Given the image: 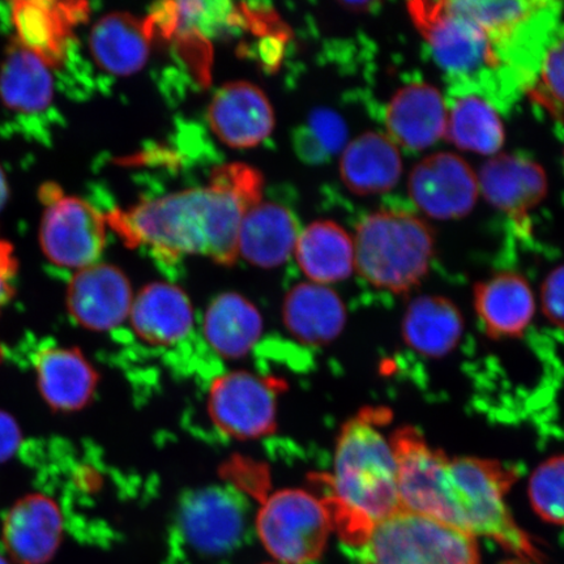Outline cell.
<instances>
[{
  "instance_id": "6da1fadb",
  "label": "cell",
  "mask_w": 564,
  "mask_h": 564,
  "mask_svg": "<svg viewBox=\"0 0 564 564\" xmlns=\"http://www.w3.org/2000/svg\"><path fill=\"white\" fill-rule=\"evenodd\" d=\"M390 441L404 510L425 514L474 538L484 535L520 560L542 562L538 547L506 503L517 471L497 460L448 457L411 426L398 429Z\"/></svg>"
},
{
  "instance_id": "7a4b0ae2",
  "label": "cell",
  "mask_w": 564,
  "mask_h": 564,
  "mask_svg": "<svg viewBox=\"0 0 564 564\" xmlns=\"http://www.w3.org/2000/svg\"><path fill=\"white\" fill-rule=\"evenodd\" d=\"M262 199V176L252 167L223 166L209 185L169 194L112 212L108 224L132 246H147L159 258L203 256L235 262L239 230L247 210Z\"/></svg>"
},
{
  "instance_id": "3957f363",
  "label": "cell",
  "mask_w": 564,
  "mask_h": 564,
  "mask_svg": "<svg viewBox=\"0 0 564 564\" xmlns=\"http://www.w3.org/2000/svg\"><path fill=\"white\" fill-rule=\"evenodd\" d=\"M390 420L384 408L364 409L338 435L326 503L334 529L350 546H361L373 528L404 510L397 456L382 432Z\"/></svg>"
},
{
  "instance_id": "277c9868",
  "label": "cell",
  "mask_w": 564,
  "mask_h": 564,
  "mask_svg": "<svg viewBox=\"0 0 564 564\" xmlns=\"http://www.w3.org/2000/svg\"><path fill=\"white\" fill-rule=\"evenodd\" d=\"M352 242L355 268L361 278L394 294L417 286L435 256L433 228L401 209H380L362 218Z\"/></svg>"
},
{
  "instance_id": "5b68a950",
  "label": "cell",
  "mask_w": 564,
  "mask_h": 564,
  "mask_svg": "<svg viewBox=\"0 0 564 564\" xmlns=\"http://www.w3.org/2000/svg\"><path fill=\"white\" fill-rule=\"evenodd\" d=\"M358 549L362 564H479L474 535L408 510L379 523Z\"/></svg>"
},
{
  "instance_id": "8992f818",
  "label": "cell",
  "mask_w": 564,
  "mask_h": 564,
  "mask_svg": "<svg viewBox=\"0 0 564 564\" xmlns=\"http://www.w3.org/2000/svg\"><path fill=\"white\" fill-rule=\"evenodd\" d=\"M333 529L326 499L301 489L274 491L263 500L257 518L260 541L284 564L319 560Z\"/></svg>"
},
{
  "instance_id": "52a82bcc",
  "label": "cell",
  "mask_w": 564,
  "mask_h": 564,
  "mask_svg": "<svg viewBox=\"0 0 564 564\" xmlns=\"http://www.w3.org/2000/svg\"><path fill=\"white\" fill-rule=\"evenodd\" d=\"M408 13L447 74L469 77L502 66L503 56L479 28L451 2H411Z\"/></svg>"
},
{
  "instance_id": "ba28073f",
  "label": "cell",
  "mask_w": 564,
  "mask_h": 564,
  "mask_svg": "<svg viewBox=\"0 0 564 564\" xmlns=\"http://www.w3.org/2000/svg\"><path fill=\"white\" fill-rule=\"evenodd\" d=\"M45 204L40 241L55 265L84 270L97 264L106 245V217L79 197L67 196L54 185L42 188Z\"/></svg>"
},
{
  "instance_id": "9c48e42d",
  "label": "cell",
  "mask_w": 564,
  "mask_h": 564,
  "mask_svg": "<svg viewBox=\"0 0 564 564\" xmlns=\"http://www.w3.org/2000/svg\"><path fill=\"white\" fill-rule=\"evenodd\" d=\"M408 194L423 215L441 221L458 220L476 207L478 175L458 154L436 152L409 173Z\"/></svg>"
},
{
  "instance_id": "30bf717a",
  "label": "cell",
  "mask_w": 564,
  "mask_h": 564,
  "mask_svg": "<svg viewBox=\"0 0 564 564\" xmlns=\"http://www.w3.org/2000/svg\"><path fill=\"white\" fill-rule=\"evenodd\" d=\"M208 408L217 427L232 438H262L276 422V390L253 373L230 372L212 384Z\"/></svg>"
},
{
  "instance_id": "8fae6325",
  "label": "cell",
  "mask_w": 564,
  "mask_h": 564,
  "mask_svg": "<svg viewBox=\"0 0 564 564\" xmlns=\"http://www.w3.org/2000/svg\"><path fill=\"white\" fill-rule=\"evenodd\" d=\"M186 541L203 554H224L241 541L245 506L235 492L220 486L189 492L180 510Z\"/></svg>"
},
{
  "instance_id": "7c38bea8",
  "label": "cell",
  "mask_w": 564,
  "mask_h": 564,
  "mask_svg": "<svg viewBox=\"0 0 564 564\" xmlns=\"http://www.w3.org/2000/svg\"><path fill=\"white\" fill-rule=\"evenodd\" d=\"M477 175L484 199L520 227L549 192L545 169L523 154L498 153L485 162Z\"/></svg>"
},
{
  "instance_id": "4fadbf2b",
  "label": "cell",
  "mask_w": 564,
  "mask_h": 564,
  "mask_svg": "<svg viewBox=\"0 0 564 564\" xmlns=\"http://www.w3.org/2000/svg\"><path fill=\"white\" fill-rule=\"evenodd\" d=\"M133 302L129 279L110 264L77 271L67 289V307L82 327L105 333L129 319Z\"/></svg>"
},
{
  "instance_id": "5bb4252c",
  "label": "cell",
  "mask_w": 564,
  "mask_h": 564,
  "mask_svg": "<svg viewBox=\"0 0 564 564\" xmlns=\"http://www.w3.org/2000/svg\"><path fill=\"white\" fill-rule=\"evenodd\" d=\"M11 7L17 40L51 68L65 62L75 28L89 13L84 2L19 0Z\"/></svg>"
},
{
  "instance_id": "9a60e30c",
  "label": "cell",
  "mask_w": 564,
  "mask_h": 564,
  "mask_svg": "<svg viewBox=\"0 0 564 564\" xmlns=\"http://www.w3.org/2000/svg\"><path fill=\"white\" fill-rule=\"evenodd\" d=\"M63 527L61 507L53 498L28 494L4 517L3 545L17 564H46L58 552Z\"/></svg>"
},
{
  "instance_id": "2e32d148",
  "label": "cell",
  "mask_w": 564,
  "mask_h": 564,
  "mask_svg": "<svg viewBox=\"0 0 564 564\" xmlns=\"http://www.w3.org/2000/svg\"><path fill=\"white\" fill-rule=\"evenodd\" d=\"M208 119L212 131L225 145L237 150L262 144L271 135L274 112L264 91L256 84H225L212 98Z\"/></svg>"
},
{
  "instance_id": "e0dca14e",
  "label": "cell",
  "mask_w": 564,
  "mask_h": 564,
  "mask_svg": "<svg viewBox=\"0 0 564 564\" xmlns=\"http://www.w3.org/2000/svg\"><path fill=\"white\" fill-rule=\"evenodd\" d=\"M387 137L408 151H425L446 135L447 102L433 84L400 88L387 105Z\"/></svg>"
},
{
  "instance_id": "ac0fdd59",
  "label": "cell",
  "mask_w": 564,
  "mask_h": 564,
  "mask_svg": "<svg viewBox=\"0 0 564 564\" xmlns=\"http://www.w3.org/2000/svg\"><path fill=\"white\" fill-rule=\"evenodd\" d=\"M33 366L41 397L53 411H80L94 399L98 376L79 349L48 345L35 352Z\"/></svg>"
},
{
  "instance_id": "d6986e66",
  "label": "cell",
  "mask_w": 564,
  "mask_h": 564,
  "mask_svg": "<svg viewBox=\"0 0 564 564\" xmlns=\"http://www.w3.org/2000/svg\"><path fill=\"white\" fill-rule=\"evenodd\" d=\"M475 308L485 333L496 340L525 334L535 313V299L528 280L503 271L479 281L474 291Z\"/></svg>"
},
{
  "instance_id": "ffe728a7",
  "label": "cell",
  "mask_w": 564,
  "mask_h": 564,
  "mask_svg": "<svg viewBox=\"0 0 564 564\" xmlns=\"http://www.w3.org/2000/svg\"><path fill=\"white\" fill-rule=\"evenodd\" d=\"M153 25L127 12H112L97 21L89 46L106 73L129 76L145 66L151 54Z\"/></svg>"
},
{
  "instance_id": "44dd1931",
  "label": "cell",
  "mask_w": 564,
  "mask_h": 564,
  "mask_svg": "<svg viewBox=\"0 0 564 564\" xmlns=\"http://www.w3.org/2000/svg\"><path fill=\"white\" fill-rule=\"evenodd\" d=\"M400 148L382 132H365L344 147L340 175L356 195L391 192L403 175Z\"/></svg>"
},
{
  "instance_id": "7402d4cb",
  "label": "cell",
  "mask_w": 564,
  "mask_h": 564,
  "mask_svg": "<svg viewBox=\"0 0 564 564\" xmlns=\"http://www.w3.org/2000/svg\"><path fill=\"white\" fill-rule=\"evenodd\" d=\"M130 322L144 341L160 347L180 343L194 326V312L185 292L167 282H153L133 299Z\"/></svg>"
},
{
  "instance_id": "603a6c76",
  "label": "cell",
  "mask_w": 564,
  "mask_h": 564,
  "mask_svg": "<svg viewBox=\"0 0 564 564\" xmlns=\"http://www.w3.org/2000/svg\"><path fill=\"white\" fill-rule=\"evenodd\" d=\"M464 317L455 303L442 295H420L406 308L401 334L409 348L427 358H442L462 340Z\"/></svg>"
},
{
  "instance_id": "cb8c5ba5",
  "label": "cell",
  "mask_w": 564,
  "mask_h": 564,
  "mask_svg": "<svg viewBox=\"0 0 564 564\" xmlns=\"http://www.w3.org/2000/svg\"><path fill=\"white\" fill-rule=\"evenodd\" d=\"M282 317L291 334L308 345L334 341L347 322V308L333 289L303 282L288 293Z\"/></svg>"
},
{
  "instance_id": "d4e9b609",
  "label": "cell",
  "mask_w": 564,
  "mask_h": 564,
  "mask_svg": "<svg viewBox=\"0 0 564 564\" xmlns=\"http://www.w3.org/2000/svg\"><path fill=\"white\" fill-rule=\"evenodd\" d=\"M297 239V223L291 212L276 203L259 202L245 215L238 252L253 265L273 268L286 262Z\"/></svg>"
},
{
  "instance_id": "484cf974",
  "label": "cell",
  "mask_w": 564,
  "mask_h": 564,
  "mask_svg": "<svg viewBox=\"0 0 564 564\" xmlns=\"http://www.w3.org/2000/svg\"><path fill=\"white\" fill-rule=\"evenodd\" d=\"M294 252L302 272L315 284L343 281L355 270V242L334 221L310 224L299 236Z\"/></svg>"
},
{
  "instance_id": "4316f807",
  "label": "cell",
  "mask_w": 564,
  "mask_h": 564,
  "mask_svg": "<svg viewBox=\"0 0 564 564\" xmlns=\"http://www.w3.org/2000/svg\"><path fill=\"white\" fill-rule=\"evenodd\" d=\"M263 319L243 295L224 293L210 303L204 316V335L218 355L241 358L259 341Z\"/></svg>"
},
{
  "instance_id": "83f0119b",
  "label": "cell",
  "mask_w": 564,
  "mask_h": 564,
  "mask_svg": "<svg viewBox=\"0 0 564 564\" xmlns=\"http://www.w3.org/2000/svg\"><path fill=\"white\" fill-rule=\"evenodd\" d=\"M444 138L458 150L492 158L505 145L506 129L499 112L485 97L463 94L447 104Z\"/></svg>"
},
{
  "instance_id": "f1b7e54d",
  "label": "cell",
  "mask_w": 564,
  "mask_h": 564,
  "mask_svg": "<svg viewBox=\"0 0 564 564\" xmlns=\"http://www.w3.org/2000/svg\"><path fill=\"white\" fill-rule=\"evenodd\" d=\"M51 67L13 41L0 66V100L20 112L45 110L54 97Z\"/></svg>"
},
{
  "instance_id": "f546056e",
  "label": "cell",
  "mask_w": 564,
  "mask_h": 564,
  "mask_svg": "<svg viewBox=\"0 0 564 564\" xmlns=\"http://www.w3.org/2000/svg\"><path fill=\"white\" fill-rule=\"evenodd\" d=\"M449 2L457 12L488 35L500 54L512 45V42L517 41L533 24V21H538L549 6L544 2H525V0H502V2L449 0Z\"/></svg>"
},
{
  "instance_id": "4dcf8cb0",
  "label": "cell",
  "mask_w": 564,
  "mask_h": 564,
  "mask_svg": "<svg viewBox=\"0 0 564 564\" xmlns=\"http://www.w3.org/2000/svg\"><path fill=\"white\" fill-rule=\"evenodd\" d=\"M527 95L556 121H564V28L555 32L527 86Z\"/></svg>"
},
{
  "instance_id": "1f68e13d",
  "label": "cell",
  "mask_w": 564,
  "mask_h": 564,
  "mask_svg": "<svg viewBox=\"0 0 564 564\" xmlns=\"http://www.w3.org/2000/svg\"><path fill=\"white\" fill-rule=\"evenodd\" d=\"M532 509L546 523L564 525V455L539 465L528 484Z\"/></svg>"
},
{
  "instance_id": "d6a6232c",
  "label": "cell",
  "mask_w": 564,
  "mask_h": 564,
  "mask_svg": "<svg viewBox=\"0 0 564 564\" xmlns=\"http://www.w3.org/2000/svg\"><path fill=\"white\" fill-rule=\"evenodd\" d=\"M345 140L347 127L343 119L328 109H316L295 137V148L302 159L316 162L340 151Z\"/></svg>"
},
{
  "instance_id": "836d02e7",
  "label": "cell",
  "mask_w": 564,
  "mask_h": 564,
  "mask_svg": "<svg viewBox=\"0 0 564 564\" xmlns=\"http://www.w3.org/2000/svg\"><path fill=\"white\" fill-rule=\"evenodd\" d=\"M541 305L547 319L564 329V264L556 267L542 282Z\"/></svg>"
},
{
  "instance_id": "e575fe53",
  "label": "cell",
  "mask_w": 564,
  "mask_h": 564,
  "mask_svg": "<svg viewBox=\"0 0 564 564\" xmlns=\"http://www.w3.org/2000/svg\"><path fill=\"white\" fill-rule=\"evenodd\" d=\"M17 274L18 260L13 256L12 246L0 241V314L15 295Z\"/></svg>"
},
{
  "instance_id": "d590c367",
  "label": "cell",
  "mask_w": 564,
  "mask_h": 564,
  "mask_svg": "<svg viewBox=\"0 0 564 564\" xmlns=\"http://www.w3.org/2000/svg\"><path fill=\"white\" fill-rule=\"evenodd\" d=\"M23 434L15 419L0 409V464L9 462L18 454Z\"/></svg>"
},
{
  "instance_id": "8d00e7d4",
  "label": "cell",
  "mask_w": 564,
  "mask_h": 564,
  "mask_svg": "<svg viewBox=\"0 0 564 564\" xmlns=\"http://www.w3.org/2000/svg\"><path fill=\"white\" fill-rule=\"evenodd\" d=\"M7 199H9V185H7L6 175L0 169V210L4 208Z\"/></svg>"
},
{
  "instance_id": "74e56055",
  "label": "cell",
  "mask_w": 564,
  "mask_h": 564,
  "mask_svg": "<svg viewBox=\"0 0 564 564\" xmlns=\"http://www.w3.org/2000/svg\"><path fill=\"white\" fill-rule=\"evenodd\" d=\"M4 357H6L4 349L2 347H0V364H2L4 361Z\"/></svg>"
},
{
  "instance_id": "f35d334b",
  "label": "cell",
  "mask_w": 564,
  "mask_h": 564,
  "mask_svg": "<svg viewBox=\"0 0 564 564\" xmlns=\"http://www.w3.org/2000/svg\"><path fill=\"white\" fill-rule=\"evenodd\" d=\"M0 564H10L2 554H0Z\"/></svg>"
}]
</instances>
